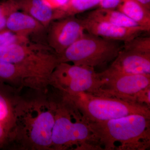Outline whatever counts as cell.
Returning a JSON list of instances; mask_svg holds the SVG:
<instances>
[{"mask_svg": "<svg viewBox=\"0 0 150 150\" xmlns=\"http://www.w3.org/2000/svg\"><path fill=\"white\" fill-rule=\"evenodd\" d=\"M54 103L55 122L52 148L56 150H102L90 121L74 103L60 93Z\"/></svg>", "mask_w": 150, "mask_h": 150, "instance_id": "cell-1", "label": "cell"}, {"mask_svg": "<svg viewBox=\"0 0 150 150\" xmlns=\"http://www.w3.org/2000/svg\"><path fill=\"white\" fill-rule=\"evenodd\" d=\"M90 122L102 150L150 149V116L131 114L102 122Z\"/></svg>", "mask_w": 150, "mask_h": 150, "instance_id": "cell-2", "label": "cell"}, {"mask_svg": "<svg viewBox=\"0 0 150 150\" xmlns=\"http://www.w3.org/2000/svg\"><path fill=\"white\" fill-rule=\"evenodd\" d=\"M122 48L118 41L84 33L57 56L60 63L71 62L74 64L94 68L113 61Z\"/></svg>", "mask_w": 150, "mask_h": 150, "instance_id": "cell-3", "label": "cell"}, {"mask_svg": "<svg viewBox=\"0 0 150 150\" xmlns=\"http://www.w3.org/2000/svg\"><path fill=\"white\" fill-rule=\"evenodd\" d=\"M62 95L71 100L91 122H102L131 114L150 117V108L117 98L83 92Z\"/></svg>", "mask_w": 150, "mask_h": 150, "instance_id": "cell-4", "label": "cell"}, {"mask_svg": "<svg viewBox=\"0 0 150 150\" xmlns=\"http://www.w3.org/2000/svg\"><path fill=\"white\" fill-rule=\"evenodd\" d=\"M0 59L24 66L49 79L60 63L57 54L48 44L31 41L1 48Z\"/></svg>", "mask_w": 150, "mask_h": 150, "instance_id": "cell-5", "label": "cell"}, {"mask_svg": "<svg viewBox=\"0 0 150 150\" xmlns=\"http://www.w3.org/2000/svg\"><path fill=\"white\" fill-rule=\"evenodd\" d=\"M60 93L70 95L79 93L94 94L103 83L94 68L60 62L53 71L50 83Z\"/></svg>", "mask_w": 150, "mask_h": 150, "instance_id": "cell-6", "label": "cell"}, {"mask_svg": "<svg viewBox=\"0 0 150 150\" xmlns=\"http://www.w3.org/2000/svg\"><path fill=\"white\" fill-rule=\"evenodd\" d=\"M101 79L102 84L93 95L129 103L134 94L150 86V75H122Z\"/></svg>", "mask_w": 150, "mask_h": 150, "instance_id": "cell-7", "label": "cell"}, {"mask_svg": "<svg viewBox=\"0 0 150 150\" xmlns=\"http://www.w3.org/2000/svg\"><path fill=\"white\" fill-rule=\"evenodd\" d=\"M48 28V45L57 55L62 54L85 30L81 19L75 16L53 21Z\"/></svg>", "mask_w": 150, "mask_h": 150, "instance_id": "cell-8", "label": "cell"}, {"mask_svg": "<svg viewBox=\"0 0 150 150\" xmlns=\"http://www.w3.org/2000/svg\"><path fill=\"white\" fill-rule=\"evenodd\" d=\"M99 74L101 79L122 75H150V55L122 48L110 67Z\"/></svg>", "mask_w": 150, "mask_h": 150, "instance_id": "cell-9", "label": "cell"}, {"mask_svg": "<svg viewBox=\"0 0 150 150\" xmlns=\"http://www.w3.org/2000/svg\"><path fill=\"white\" fill-rule=\"evenodd\" d=\"M51 107L35 110V117L29 119L28 137L31 144L38 149L52 148V130L55 122L54 103Z\"/></svg>", "mask_w": 150, "mask_h": 150, "instance_id": "cell-10", "label": "cell"}, {"mask_svg": "<svg viewBox=\"0 0 150 150\" xmlns=\"http://www.w3.org/2000/svg\"><path fill=\"white\" fill-rule=\"evenodd\" d=\"M85 30L88 33L103 38L126 41L140 35L143 32H148L143 27L127 28L118 26L86 17L82 19Z\"/></svg>", "mask_w": 150, "mask_h": 150, "instance_id": "cell-11", "label": "cell"}, {"mask_svg": "<svg viewBox=\"0 0 150 150\" xmlns=\"http://www.w3.org/2000/svg\"><path fill=\"white\" fill-rule=\"evenodd\" d=\"M47 79L26 67L0 59V83L27 84L31 87L46 84Z\"/></svg>", "mask_w": 150, "mask_h": 150, "instance_id": "cell-12", "label": "cell"}, {"mask_svg": "<svg viewBox=\"0 0 150 150\" xmlns=\"http://www.w3.org/2000/svg\"><path fill=\"white\" fill-rule=\"evenodd\" d=\"M6 28L18 35L28 38L38 35L46 28L35 18L20 10L14 12L8 16Z\"/></svg>", "mask_w": 150, "mask_h": 150, "instance_id": "cell-13", "label": "cell"}, {"mask_svg": "<svg viewBox=\"0 0 150 150\" xmlns=\"http://www.w3.org/2000/svg\"><path fill=\"white\" fill-rule=\"evenodd\" d=\"M20 10L40 22L46 28L53 21L54 9L44 0H18Z\"/></svg>", "mask_w": 150, "mask_h": 150, "instance_id": "cell-14", "label": "cell"}, {"mask_svg": "<svg viewBox=\"0 0 150 150\" xmlns=\"http://www.w3.org/2000/svg\"><path fill=\"white\" fill-rule=\"evenodd\" d=\"M121 12L148 32L150 31V10L137 0H121L117 7Z\"/></svg>", "mask_w": 150, "mask_h": 150, "instance_id": "cell-15", "label": "cell"}, {"mask_svg": "<svg viewBox=\"0 0 150 150\" xmlns=\"http://www.w3.org/2000/svg\"><path fill=\"white\" fill-rule=\"evenodd\" d=\"M86 17L96 21L105 22L122 27H141L125 14L117 10H115V9L100 7L90 12Z\"/></svg>", "mask_w": 150, "mask_h": 150, "instance_id": "cell-16", "label": "cell"}, {"mask_svg": "<svg viewBox=\"0 0 150 150\" xmlns=\"http://www.w3.org/2000/svg\"><path fill=\"white\" fill-rule=\"evenodd\" d=\"M102 0H69L65 5L54 10L53 21L75 16L99 5Z\"/></svg>", "mask_w": 150, "mask_h": 150, "instance_id": "cell-17", "label": "cell"}, {"mask_svg": "<svg viewBox=\"0 0 150 150\" xmlns=\"http://www.w3.org/2000/svg\"><path fill=\"white\" fill-rule=\"evenodd\" d=\"M122 48L126 51L150 55V37L139 35L124 42Z\"/></svg>", "mask_w": 150, "mask_h": 150, "instance_id": "cell-18", "label": "cell"}, {"mask_svg": "<svg viewBox=\"0 0 150 150\" xmlns=\"http://www.w3.org/2000/svg\"><path fill=\"white\" fill-rule=\"evenodd\" d=\"M0 84V122L8 131L12 116L10 102L9 101L4 88Z\"/></svg>", "mask_w": 150, "mask_h": 150, "instance_id": "cell-19", "label": "cell"}, {"mask_svg": "<svg viewBox=\"0 0 150 150\" xmlns=\"http://www.w3.org/2000/svg\"><path fill=\"white\" fill-rule=\"evenodd\" d=\"M20 10L17 0H3L0 2V31L6 28V22L11 14Z\"/></svg>", "mask_w": 150, "mask_h": 150, "instance_id": "cell-20", "label": "cell"}, {"mask_svg": "<svg viewBox=\"0 0 150 150\" xmlns=\"http://www.w3.org/2000/svg\"><path fill=\"white\" fill-rule=\"evenodd\" d=\"M30 41L28 38L18 35L6 28L0 31V49L13 44L27 43Z\"/></svg>", "mask_w": 150, "mask_h": 150, "instance_id": "cell-21", "label": "cell"}, {"mask_svg": "<svg viewBox=\"0 0 150 150\" xmlns=\"http://www.w3.org/2000/svg\"><path fill=\"white\" fill-rule=\"evenodd\" d=\"M130 102L150 108V86L134 94Z\"/></svg>", "mask_w": 150, "mask_h": 150, "instance_id": "cell-22", "label": "cell"}, {"mask_svg": "<svg viewBox=\"0 0 150 150\" xmlns=\"http://www.w3.org/2000/svg\"><path fill=\"white\" fill-rule=\"evenodd\" d=\"M121 0H102L100 4V7L105 8H116Z\"/></svg>", "mask_w": 150, "mask_h": 150, "instance_id": "cell-23", "label": "cell"}, {"mask_svg": "<svg viewBox=\"0 0 150 150\" xmlns=\"http://www.w3.org/2000/svg\"><path fill=\"white\" fill-rule=\"evenodd\" d=\"M54 10L65 5L69 0H44Z\"/></svg>", "mask_w": 150, "mask_h": 150, "instance_id": "cell-24", "label": "cell"}, {"mask_svg": "<svg viewBox=\"0 0 150 150\" xmlns=\"http://www.w3.org/2000/svg\"><path fill=\"white\" fill-rule=\"evenodd\" d=\"M7 131L3 126L2 124L0 122V145L4 141L6 137Z\"/></svg>", "mask_w": 150, "mask_h": 150, "instance_id": "cell-25", "label": "cell"}, {"mask_svg": "<svg viewBox=\"0 0 150 150\" xmlns=\"http://www.w3.org/2000/svg\"><path fill=\"white\" fill-rule=\"evenodd\" d=\"M137 1L139 2L147 8L150 10V0H137Z\"/></svg>", "mask_w": 150, "mask_h": 150, "instance_id": "cell-26", "label": "cell"}, {"mask_svg": "<svg viewBox=\"0 0 150 150\" xmlns=\"http://www.w3.org/2000/svg\"><path fill=\"white\" fill-rule=\"evenodd\" d=\"M17 1H18V0H17Z\"/></svg>", "mask_w": 150, "mask_h": 150, "instance_id": "cell-27", "label": "cell"}]
</instances>
